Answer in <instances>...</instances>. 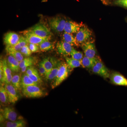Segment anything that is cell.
Returning a JSON list of instances; mask_svg holds the SVG:
<instances>
[{"mask_svg":"<svg viewBox=\"0 0 127 127\" xmlns=\"http://www.w3.org/2000/svg\"><path fill=\"white\" fill-rule=\"evenodd\" d=\"M70 68L67 64L65 62L61 63L58 74L55 78L52 85V88L54 89L59 86L66 79L69 75Z\"/></svg>","mask_w":127,"mask_h":127,"instance_id":"cell-1","label":"cell"},{"mask_svg":"<svg viewBox=\"0 0 127 127\" xmlns=\"http://www.w3.org/2000/svg\"><path fill=\"white\" fill-rule=\"evenodd\" d=\"M26 31L43 38L51 37L52 35V33L49 29L42 23H37Z\"/></svg>","mask_w":127,"mask_h":127,"instance_id":"cell-2","label":"cell"},{"mask_svg":"<svg viewBox=\"0 0 127 127\" xmlns=\"http://www.w3.org/2000/svg\"><path fill=\"white\" fill-rule=\"evenodd\" d=\"M22 89L23 95L27 97H40L44 95L43 91L37 85L28 86Z\"/></svg>","mask_w":127,"mask_h":127,"instance_id":"cell-3","label":"cell"},{"mask_svg":"<svg viewBox=\"0 0 127 127\" xmlns=\"http://www.w3.org/2000/svg\"><path fill=\"white\" fill-rule=\"evenodd\" d=\"M66 21L61 17L57 16L51 18L49 21L51 28L57 32H62L64 31Z\"/></svg>","mask_w":127,"mask_h":127,"instance_id":"cell-4","label":"cell"},{"mask_svg":"<svg viewBox=\"0 0 127 127\" xmlns=\"http://www.w3.org/2000/svg\"><path fill=\"white\" fill-rule=\"evenodd\" d=\"M92 68L94 73L104 78L110 77V74L109 70L100 60L98 59L95 65Z\"/></svg>","mask_w":127,"mask_h":127,"instance_id":"cell-5","label":"cell"},{"mask_svg":"<svg viewBox=\"0 0 127 127\" xmlns=\"http://www.w3.org/2000/svg\"><path fill=\"white\" fill-rule=\"evenodd\" d=\"M92 35V32L86 26H82L76 34V37L79 43L87 41Z\"/></svg>","mask_w":127,"mask_h":127,"instance_id":"cell-6","label":"cell"},{"mask_svg":"<svg viewBox=\"0 0 127 127\" xmlns=\"http://www.w3.org/2000/svg\"><path fill=\"white\" fill-rule=\"evenodd\" d=\"M82 47L85 56L91 58H95L96 53L94 43L91 41H87L82 43Z\"/></svg>","mask_w":127,"mask_h":127,"instance_id":"cell-7","label":"cell"},{"mask_svg":"<svg viewBox=\"0 0 127 127\" xmlns=\"http://www.w3.org/2000/svg\"><path fill=\"white\" fill-rule=\"evenodd\" d=\"M23 32L25 37L26 38L29 43L36 44L39 46L43 42L49 41L51 39V37L47 38L41 37L36 34L27 32L26 31Z\"/></svg>","mask_w":127,"mask_h":127,"instance_id":"cell-8","label":"cell"},{"mask_svg":"<svg viewBox=\"0 0 127 127\" xmlns=\"http://www.w3.org/2000/svg\"><path fill=\"white\" fill-rule=\"evenodd\" d=\"M73 46L64 41L59 42L56 45L57 50L59 54L65 56L70 55Z\"/></svg>","mask_w":127,"mask_h":127,"instance_id":"cell-9","label":"cell"},{"mask_svg":"<svg viewBox=\"0 0 127 127\" xmlns=\"http://www.w3.org/2000/svg\"><path fill=\"white\" fill-rule=\"evenodd\" d=\"M3 69V76L1 82L5 84L11 83L12 75V71L7 65V59H4L2 61Z\"/></svg>","mask_w":127,"mask_h":127,"instance_id":"cell-10","label":"cell"},{"mask_svg":"<svg viewBox=\"0 0 127 127\" xmlns=\"http://www.w3.org/2000/svg\"><path fill=\"white\" fill-rule=\"evenodd\" d=\"M112 83L118 85L127 87V78L120 73L114 72L110 76Z\"/></svg>","mask_w":127,"mask_h":127,"instance_id":"cell-11","label":"cell"},{"mask_svg":"<svg viewBox=\"0 0 127 127\" xmlns=\"http://www.w3.org/2000/svg\"><path fill=\"white\" fill-rule=\"evenodd\" d=\"M4 87L7 91L10 103H15L18 100L19 96L17 94V90L11 84H5Z\"/></svg>","mask_w":127,"mask_h":127,"instance_id":"cell-12","label":"cell"},{"mask_svg":"<svg viewBox=\"0 0 127 127\" xmlns=\"http://www.w3.org/2000/svg\"><path fill=\"white\" fill-rule=\"evenodd\" d=\"M20 36L13 32H7L5 35L4 41L6 46L14 45L18 43L20 40Z\"/></svg>","mask_w":127,"mask_h":127,"instance_id":"cell-13","label":"cell"},{"mask_svg":"<svg viewBox=\"0 0 127 127\" xmlns=\"http://www.w3.org/2000/svg\"><path fill=\"white\" fill-rule=\"evenodd\" d=\"M1 113L5 120L14 122L17 119V113L13 108L6 107L1 109Z\"/></svg>","mask_w":127,"mask_h":127,"instance_id":"cell-14","label":"cell"},{"mask_svg":"<svg viewBox=\"0 0 127 127\" xmlns=\"http://www.w3.org/2000/svg\"><path fill=\"white\" fill-rule=\"evenodd\" d=\"M82 26L81 24H79L73 21H66L64 31L70 34L77 33Z\"/></svg>","mask_w":127,"mask_h":127,"instance_id":"cell-15","label":"cell"},{"mask_svg":"<svg viewBox=\"0 0 127 127\" xmlns=\"http://www.w3.org/2000/svg\"><path fill=\"white\" fill-rule=\"evenodd\" d=\"M36 58L34 57H28L24 58L20 62V67L21 69V71L23 73H24L28 67L36 64Z\"/></svg>","mask_w":127,"mask_h":127,"instance_id":"cell-16","label":"cell"},{"mask_svg":"<svg viewBox=\"0 0 127 127\" xmlns=\"http://www.w3.org/2000/svg\"><path fill=\"white\" fill-rule=\"evenodd\" d=\"M7 64L8 66L11 70L12 72H19L21 68L20 67V62L18 61L15 58L9 55L7 59Z\"/></svg>","mask_w":127,"mask_h":127,"instance_id":"cell-17","label":"cell"},{"mask_svg":"<svg viewBox=\"0 0 127 127\" xmlns=\"http://www.w3.org/2000/svg\"><path fill=\"white\" fill-rule=\"evenodd\" d=\"M51 60L53 64V68L51 71L50 74L45 77V78L47 80H50V81L54 80L56 77L57 75L58 74L59 67H60L61 64V63L56 61L55 62V61H54V60H53V59H51Z\"/></svg>","mask_w":127,"mask_h":127,"instance_id":"cell-18","label":"cell"},{"mask_svg":"<svg viewBox=\"0 0 127 127\" xmlns=\"http://www.w3.org/2000/svg\"><path fill=\"white\" fill-rule=\"evenodd\" d=\"M96 58H91L84 56L81 60V65L84 68H92L98 60Z\"/></svg>","mask_w":127,"mask_h":127,"instance_id":"cell-19","label":"cell"},{"mask_svg":"<svg viewBox=\"0 0 127 127\" xmlns=\"http://www.w3.org/2000/svg\"><path fill=\"white\" fill-rule=\"evenodd\" d=\"M63 41L71 44L72 46H78L79 43L76 39V36H74L72 34L64 32L63 35Z\"/></svg>","mask_w":127,"mask_h":127,"instance_id":"cell-20","label":"cell"},{"mask_svg":"<svg viewBox=\"0 0 127 127\" xmlns=\"http://www.w3.org/2000/svg\"><path fill=\"white\" fill-rule=\"evenodd\" d=\"M26 122L24 120H21L18 121H6L4 123L2 126L6 127H24L26 126Z\"/></svg>","mask_w":127,"mask_h":127,"instance_id":"cell-21","label":"cell"},{"mask_svg":"<svg viewBox=\"0 0 127 127\" xmlns=\"http://www.w3.org/2000/svg\"><path fill=\"white\" fill-rule=\"evenodd\" d=\"M32 85H38L34 82L25 73L22 76L21 79V86L22 88Z\"/></svg>","mask_w":127,"mask_h":127,"instance_id":"cell-22","label":"cell"},{"mask_svg":"<svg viewBox=\"0 0 127 127\" xmlns=\"http://www.w3.org/2000/svg\"><path fill=\"white\" fill-rule=\"evenodd\" d=\"M65 58L66 63L71 69L79 67L81 65V61L76 60L72 58H69L67 56H65Z\"/></svg>","mask_w":127,"mask_h":127,"instance_id":"cell-23","label":"cell"},{"mask_svg":"<svg viewBox=\"0 0 127 127\" xmlns=\"http://www.w3.org/2000/svg\"><path fill=\"white\" fill-rule=\"evenodd\" d=\"M41 62L45 68L46 70V76L45 77V78L50 74L51 71L53 68V64L51 60H50V59L48 58H44Z\"/></svg>","mask_w":127,"mask_h":127,"instance_id":"cell-24","label":"cell"},{"mask_svg":"<svg viewBox=\"0 0 127 127\" xmlns=\"http://www.w3.org/2000/svg\"><path fill=\"white\" fill-rule=\"evenodd\" d=\"M21 75L20 73H16L13 75L11 82V84L18 90H21L22 88L21 86Z\"/></svg>","mask_w":127,"mask_h":127,"instance_id":"cell-25","label":"cell"},{"mask_svg":"<svg viewBox=\"0 0 127 127\" xmlns=\"http://www.w3.org/2000/svg\"><path fill=\"white\" fill-rule=\"evenodd\" d=\"M0 101L3 104H7L10 103L8 94L4 86H1L0 87Z\"/></svg>","mask_w":127,"mask_h":127,"instance_id":"cell-26","label":"cell"},{"mask_svg":"<svg viewBox=\"0 0 127 127\" xmlns=\"http://www.w3.org/2000/svg\"><path fill=\"white\" fill-rule=\"evenodd\" d=\"M39 46L40 50L42 52L47 51L49 50H52L55 47L54 43L49 40L43 42L39 45Z\"/></svg>","mask_w":127,"mask_h":127,"instance_id":"cell-27","label":"cell"},{"mask_svg":"<svg viewBox=\"0 0 127 127\" xmlns=\"http://www.w3.org/2000/svg\"><path fill=\"white\" fill-rule=\"evenodd\" d=\"M31 79L35 83H36L38 85V84H41L42 82L41 78L40 75L39 74L38 71L31 74V75H28Z\"/></svg>","mask_w":127,"mask_h":127,"instance_id":"cell-28","label":"cell"},{"mask_svg":"<svg viewBox=\"0 0 127 127\" xmlns=\"http://www.w3.org/2000/svg\"><path fill=\"white\" fill-rule=\"evenodd\" d=\"M70 56L73 59L79 61H81L83 57V53L81 52L77 51L73 47L71 52Z\"/></svg>","mask_w":127,"mask_h":127,"instance_id":"cell-29","label":"cell"},{"mask_svg":"<svg viewBox=\"0 0 127 127\" xmlns=\"http://www.w3.org/2000/svg\"><path fill=\"white\" fill-rule=\"evenodd\" d=\"M22 47L20 43L19 42L16 45L12 46H6V50L7 53L10 52L16 51H20L21 48Z\"/></svg>","mask_w":127,"mask_h":127,"instance_id":"cell-30","label":"cell"},{"mask_svg":"<svg viewBox=\"0 0 127 127\" xmlns=\"http://www.w3.org/2000/svg\"><path fill=\"white\" fill-rule=\"evenodd\" d=\"M8 53H9V55H11L15 58L20 62L24 58L23 55L20 51L10 52H8Z\"/></svg>","mask_w":127,"mask_h":127,"instance_id":"cell-31","label":"cell"},{"mask_svg":"<svg viewBox=\"0 0 127 127\" xmlns=\"http://www.w3.org/2000/svg\"><path fill=\"white\" fill-rule=\"evenodd\" d=\"M20 52L22 53L23 56L27 57H30L32 55V53L31 51L30 50L28 45L24 46L22 47L20 50Z\"/></svg>","mask_w":127,"mask_h":127,"instance_id":"cell-32","label":"cell"},{"mask_svg":"<svg viewBox=\"0 0 127 127\" xmlns=\"http://www.w3.org/2000/svg\"><path fill=\"white\" fill-rule=\"evenodd\" d=\"M28 46L32 53L37 52L40 49L39 46L36 44L29 43Z\"/></svg>","mask_w":127,"mask_h":127,"instance_id":"cell-33","label":"cell"},{"mask_svg":"<svg viewBox=\"0 0 127 127\" xmlns=\"http://www.w3.org/2000/svg\"><path fill=\"white\" fill-rule=\"evenodd\" d=\"M39 73L41 76L45 77L46 74V70L45 68L43 66L41 63L40 62L39 64Z\"/></svg>","mask_w":127,"mask_h":127,"instance_id":"cell-34","label":"cell"},{"mask_svg":"<svg viewBox=\"0 0 127 127\" xmlns=\"http://www.w3.org/2000/svg\"><path fill=\"white\" fill-rule=\"evenodd\" d=\"M37 71V70L34 67L32 66L28 67L25 73L27 75H31Z\"/></svg>","mask_w":127,"mask_h":127,"instance_id":"cell-35","label":"cell"},{"mask_svg":"<svg viewBox=\"0 0 127 127\" xmlns=\"http://www.w3.org/2000/svg\"><path fill=\"white\" fill-rule=\"evenodd\" d=\"M115 4L127 8V0H118L115 2Z\"/></svg>","mask_w":127,"mask_h":127,"instance_id":"cell-36","label":"cell"},{"mask_svg":"<svg viewBox=\"0 0 127 127\" xmlns=\"http://www.w3.org/2000/svg\"><path fill=\"white\" fill-rule=\"evenodd\" d=\"M3 69L2 67V61H0V81L2 80L3 76Z\"/></svg>","mask_w":127,"mask_h":127,"instance_id":"cell-37","label":"cell"}]
</instances>
